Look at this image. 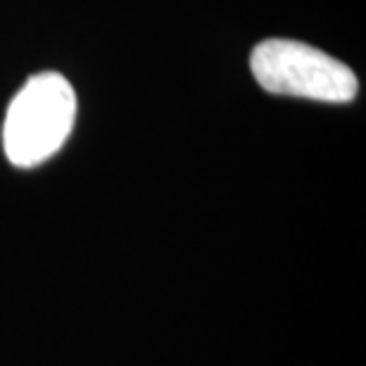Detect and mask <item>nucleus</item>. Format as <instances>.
Returning <instances> with one entry per match:
<instances>
[{
	"instance_id": "1",
	"label": "nucleus",
	"mask_w": 366,
	"mask_h": 366,
	"mask_svg": "<svg viewBox=\"0 0 366 366\" xmlns=\"http://www.w3.org/2000/svg\"><path fill=\"white\" fill-rule=\"evenodd\" d=\"M76 119V93L57 71H43L21 86L7 107L3 148L19 169L43 164L71 134Z\"/></svg>"
},
{
	"instance_id": "2",
	"label": "nucleus",
	"mask_w": 366,
	"mask_h": 366,
	"mask_svg": "<svg viewBox=\"0 0 366 366\" xmlns=\"http://www.w3.org/2000/svg\"><path fill=\"white\" fill-rule=\"evenodd\" d=\"M252 76L276 95L317 102H350L360 91L355 71L319 48L290 39H267L250 55Z\"/></svg>"
}]
</instances>
